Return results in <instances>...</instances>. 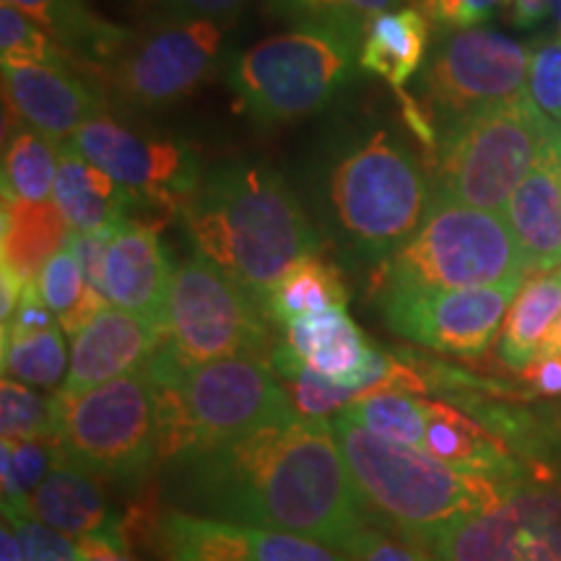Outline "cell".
Listing matches in <instances>:
<instances>
[{
    "label": "cell",
    "instance_id": "6da1fadb",
    "mask_svg": "<svg viewBox=\"0 0 561 561\" xmlns=\"http://www.w3.org/2000/svg\"><path fill=\"white\" fill-rule=\"evenodd\" d=\"M164 466L174 510L191 515L314 538L348 559L371 528L331 419L297 413Z\"/></svg>",
    "mask_w": 561,
    "mask_h": 561
},
{
    "label": "cell",
    "instance_id": "7a4b0ae2",
    "mask_svg": "<svg viewBox=\"0 0 561 561\" xmlns=\"http://www.w3.org/2000/svg\"><path fill=\"white\" fill-rule=\"evenodd\" d=\"M180 216L195 255L261 305L294 265L322 248L299 195L265 161L231 159L208 170Z\"/></svg>",
    "mask_w": 561,
    "mask_h": 561
},
{
    "label": "cell",
    "instance_id": "3957f363",
    "mask_svg": "<svg viewBox=\"0 0 561 561\" xmlns=\"http://www.w3.org/2000/svg\"><path fill=\"white\" fill-rule=\"evenodd\" d=\"M314 193L333 234L382 265L426 219L434 180L390 125H354L322 151Z\"/></svg>",
    "mask_w": 561,
    "mask_h": 561
},
{
    "label": "cell",
    "instance_id": "277c9868",
    "mask_svg": "<svg viewBox=\"0 0 561 561\" xmlns=\"http://www.w3.org/2000/svg\"><path fill=\"white\" fill-rule=\"evenodd\" d=\"M331 426L371 520L421 546H432L445 530L496 504L512 486L377 437L343 413H335Z\"/></svg>",
    "mask_w": 561,
    "mask_h": 561
},
{
    "label": "cell",
    "instance_id": "5b68a950",
    "mask_svg": "<svg viewBox=\"0 0 561 561\" xmlns=\"http://www.w3.org/2000/svg\"><path fill=\"white\" fill-rule=\"evenodd\" d=\"M151 382L159 413L161 462L297 416L289 392L268 359L261 356H231L198 367H180Z\"/></svg>",
    "mask_w": 561,
    "mask_h": 561
},
{
    "label": "cell",
    "instance_id": "8992f818",
    "mask_svg": "<svg viewBox=\"0 0 561 561\" xmlns=\"http://www.w3.org/2000/svg\"><path fill=\"white\" fill-rule=\"evenodd\" d=\"M559 128L528 89L460 117L439 130L432 153L434 195L504 214Z\"/></svg>",
    "mask_w": 561,
    "mask_h": 561
},
{
    "label": "cell",
    "instance_id": "52a82bcc",
    "mask_svg": "<svg viewBox=\"0 0 561 561\" xmlns=\"http://www.w3.org/2000/svg\"><path fill=\"white\" fill-rule=\"evenodd\" d=\"M359 70V39L299 24L237 53L227 62V83L244 115L280 125L328 107Z\"/></svg>",
    "mask_w": 561,
    "mask_h": 561
},
{
    "label": "cell",
    "instance_id": "ba28073f",
    "mask_svg": "<svg viewBox=\"0 0 561 561\" xmlns=\"http://www.w3.org/2000/svg\"><path fill=\"white\" fill-rule=\"evenodd\" d=\"M525 273L507 216L434 195L411 240L382 263V291L476 289Z\"/></svg>",
    "mask_w": 561,
    "mask_h": 561
},
{
    "label": "cell",
    "instance_id": "9c48e42d",
    "mask_svg": "<svg viewBox=\"0 0 561 561\" xmlns=\"http://www.w3.org/2000/svg\"><path fill=\"white\" fill-rule=\"evenodd\" d=\"M58 445L100 479L136 481L159 460V413L144 369L76 396L58 392Z\"/></svg>",
    "mask_w": 561,
    "mask_h": 561
},
{
    "label": "cell",
    "instance_id": "30bf717a",
    "mask_svg": "<svg viewBox=\"0 0 561 561\" xmlns=\"http://www.w3.org/2000/svg\"><path fill=\"white\" fill-rule=\"evenodd\" d=\"M263 305L242 286L203 261L187 257L174 268L164 318V346L182 367L263 356L268 359L273 341Z\"/></svg>",
    "mask_w": 561,
    "mask_h": 561
},
{
    "label": "cell",
    "instance_id": "8fae6325",
    "mask_svg": "<svg viewBox=\"0 0 561 561\" xmlns=\"http://www.w3.org/2000/svg\"><path fill=\"white\" fill-rule=\"evenodd\" d=\"M530 50L500 32H453L434 47L419 89L421 110L437 130L528 89Z\"/></svg>",
    "mask_w": 561,
    "mask_h": 561
},
{
    "label": "cell",
    "instance_id": "7c38bea8",
    "mask_svg": "<svg viewBox=\"0 0 561 561\" xmlns=\"http://www.w3.org/2000/svg\"><path fill=\"white\" fill-rule=\"evenodd\" d=\"M224 37L227 26L219 19H170L130 34L102 76L133 107H170L214 73Z\"/></svg>",
    "mask_w": 561,
    "mask_h": 561
},
{
    "label": "cell",
    "instance_id": "4fadbf2b",
    "mask_svg": "<svg viewBox=\"0 0 561 561\" xmlns=\"http://www.w3.org/2000/svg\"><path fill=\"white\" fill-rule=\"evenodd\" d=\"M70 140L91 164L128 191L136 208L182 214L206 174L191 144L167 133L133 128L107 112Z\"/></svg>",
    "mask_w": 561,
    "mask_h": 561
},
{
    "label": "cell",
    "instance_id": "5bb4252c",
    "mask_svg": "<svg viewBox=\"0 0 561 561\" xmlns=\"http://www.w3.org/2000/svg\"><path fill=\"white\" fill-rule=\"evenodd\" d=\"M437 561H561V486L523 479L434 541Z\"/></svg>",
    "mask_w": 561,
    "mask_h": 561
},
{
    "label": "cell",
    "instance_id": "9a60e30c",
    "mask_svg": "<svg viewBox=\"0 0 561 561\" xmlns=\"http://www.w3.org/2000/svg\"><path fill=\"white\" fill-rule=\"evenodd\" d=\"M525 276L476 289L382 291L385 322L392 333L419 346L476 359L500 339L502 322Z\"/></svg>",
    "mask_w": 561,
    "mask_h": 561
},
{
    "label": "cell",
    "instance_id": "2e32d148",
    "mask_svg": "<svg viewBox=\"0 0 561 561\" xmlns=\"http://www.w3.org/2000/svg\"><path fill=\"white\" fill-rule=\"evenodd\" d=\"M170 561H351L314 538L170 510L159 523Z\"/></svg>",
    "mask_w": 561,
    "mask_h": 561
},
{
    "label": "cell",
    "instance_id": "e0dca14e",
    "mask_svg": "<svg viewBox=\"0 0 561 561\" xmlns=\"http://www.w3.org/2000/svg\"><path fill=\"white\" fill-rule=\"evenodd\" d=\"M161 339L164 328L157 322L107 305L70 339L68 377L60 392L76 396L144 369Z\"/></svg>",
    "mask_w": 561,
    "mask_h": 561
},
{
    "label": "cell",
    "instance_id": "ac0fdd59",
    "mask_svg": "<svg viewBox=\"0 0 561 561\" xmlns=\"http://www.w3.org/2000/svg\"><path fill=\"white\" fill-rule=\"evenodd\" d=\"M5 110L55 140H70L107 112L102 91L73 68L3 66Z\"/></svg>",
    "mask_w": 561,
    "mask_h": 561
},
{
    "label": "cell",
    "instance_id": "d6986e66",
    "mask_svg": "<svg viewBox=\"0 0 561 561\" xmlns=\"http://www.w3.org/2000/svg\"><path fill=\"white\" fill-rule=\"evenodd\" d=\"M174 268L157 229L128 219L110 237L102 294L110 305L164 328Z\"/></svg>",
    "mask_w": 561,
    "mask_h": 561
},
{
    "label": "cell",
    "instance_id": "ffe728a7",
    "mask_svg": "<svg viewBox=\"0 0 561 561\" xmlns=\"http://www.w3.org/2000/svg\"><path fill=\"white\" fill-rule=\"evenodd\" d=\"M32 515L73 541H102L128 549L125 520L112 507L100 476L76 466L66 455L32 496Z\"/></svg>",
    "mask_w": 561,
    "mask_h": 561
},
{
    "label": "cell",
    "instance_id": "44dd1931",
    "mask_svg": "<svg viewBox=\"0 0 561 561\" xmlns=\"http://www.w3.org/2000/svg\"><path fill=\"white\" fill-rule=\"evenodd\" d=\"M504 216L523 250L525 271L561 268V128L512 193Z\"/></svg>",
    "mask_w": 561,
    "mask_h": 561
},
{
    "label": "cell",
    "instance_id": "7402d4cb",
    "mask_svg": "<svg viewBox=\"0 0 561 561\" xmlns=\"http://www.w3.org/2000/svg\"><path fill=\"white\" fill-rule=\"evenodd\" d=\"M421 450L462 471L486 473L504 483L528 479L502 437H494L479 419L442 398H426V434Z\"/></svg>",
    "mask_w": 561,
    "mask_h": 561
},
{
    "label": "cell",
    "instance_id": "603a6c76",
    "mask_svg": "<svg viewBox=\"0 0 561 561\" xmlns=\"http://www.w3.org/2000/svg\"><path fill=\"white\" fill-rule=\"evenodd\" d=\"M53 203L70 231H112L130 219L133 198L107 172L83 157L73 140H60Z\"/></svg>",
    "mask_w": 561,
    "mask_h": 561
},
{
    "label": "cell",
    "instance_id": "cb8c5ba5",
    "mask_svg": "<svg viewBox=\"0 0 561 561\" xmlns=\"http://www.w3.org/2000/svg\"><path fill=\"white\" fill-rule=\"evenodd\" d=\"M70 229L53 201L3 198L0 208V265L30 289L66 248Z\"/></svg>",
    "mask_w": 561,
    "mask_h": 561
},
{
    "label": "cell",
    "instance_id": "d4e9b609",
    "mask_svg": "<svg viewBox=\"0 0 561 561\" xmlns=\"http://www.w3.org/2000/svg\"><path fill=\"white\" fill-rule=\"evenodd\" d=\"M430 19L419 5H403L382 13L364 30L359 42V68L392 89H403L424 66L430 50Z\"/></svg>",
    "mask_w": 561,
    "mask_h": 561
},
{
    "label": "cell",
    "instance_id": "484cf974",
    "mask_svg": "<svg viewBox=\"0 0 561 561\" xmlns=\"http://www.w3.org/2000/svg\"><path fill=\"white\" fill-rule=\"evenodd\" d=\"M60 42L73 58L104 68L123 50L130 32L96 16L87 0H3Z\"/></svg>",
    "mask_w": 561,
    "mask_h": 561
},
{
    "label": "cell",
    "instance_id": "4316f807",
    "mask_svg": "<svg viewBox=\"0 0 561 561\" xmlns=\"http://www.w3.org/2000/svg\"><path fill=\"white\" fill-rule=\"evenodd\" d=\"M561 314V268L525 276L512 299L500 331V359L510 369H525L536 362Z\"/></svg>",
    "mask_w": 561,
    "mask_h": 561
},
{
    "label": "cell",
    "instance_id": "83f0119b",
    "mask_svg": "<svg viewBox=\"0 0 561 561\" xmlns=\"http://www.w3.org/2000/svg\"><path fill=\"white\" fill-rule=\"evenodd\" d=\"M58 164V140L26 123H13L3 146V198L50 201Z\"/></svg>",
    "mask_w": 561,
    "mask_h": 561
},
{
    "label": "cell",
    "instance_id": "f1b7e54d",
    "mask_svg": "<svg viewBox=\"0 0 561 561\" xmlns=\"http://www.w3.org/2000/svg\"><path fill=\"white\" fill-rule=\"evenodd\" d=\"M346 286L341 273L320 255H310L299 261L278 280L276 289L265 299V314L278 325L328 307L346 305Z\"/></svg>",
    "mask_w": 561,
    "mask_h": 561
},
{
    "label": "cell",
    "instance_id": "f546056e",
    "mask_svg": "<svg viewBox=\"0 0 561 561\" xmlns=\"http://www.w3.org/2000/svg\"><path fill=\"white\" fill-rule=\"evenodd\" d=\"M37 291L42 301H45L55 318H58L62 333L70 335V339H73L87 322H91L96 312L110 305L107 297H104L100 289H94L87 280V276H83L79 257L73 255L68 242L66 248L45 265V271L39 273Z\"/></svg>",
    "mask_w": 561,
    "mask_h": 561
},
{
    "label": "cell",
    "instance_id": "4dcf8cb0",
    "mask_svg": "<svg viewBox=\"0 0 561 561\" xmlns=\"http://www.w3.org/2000/svg\"><path fill=\"white\" fill-rule=\"evenodd\" d=\"M354 424L396 442V445L419 447L426 434V398L409 390H380L364 396L341 411Z\"/></svg>",
    "mask_w": 561,
    "mask_h": 561
},
{
    "label": "cell",
    "instance_id": "1f68e13d",
    "mask_svg": "<svg viewBox=\"0 0 561 561\" xmlns=\"http://www.w3.org/2000/svg\"><path fill=\"white\" fill-rule=\"evenodd\" d=\"M58 439H3L0 479L3 515H32V496L60 460Z\"/></svg>",
    "mask_w": 561,
    "mask_h": 561
},
{
    "label": "cell",
    "instance_id": "d6a6232c",
    "mask_svg": "<svg viewBox=\"0 0 561 561\" xmlns=\"http://www.w3.org/2000/svg\"><path fill=\"white\" fill-rule=\"evenodd\" d=\"M70 356L62 328L39 333H3V377L30 388H55L66 382Z\"/></svg>",
    "mask_w": 561,
    "mask_h": 561
},
{
    "label": "cell",
    "instance_id": "836d02e7",
    "mask_svg": "<svg viewBox=\"0 0 561 561\" xmlns=\"http://www.w3.org/2000/svg\"><path fill=\"white\" fill-rule=\"evenodd\" d=\"M0 60L3 66L47 68H76L79 62L37 21L5 3L0 5Z\"/></svg>",
    "mask_w": 561,
    "mask_h": 561
},
{
    "label": "cell",
    "instance_id": "e575fe53",
    "mask_svg": "<svg viewBox=\"0 0 561 561\" xmlns=\"http://www.w3.org/2000/svg\"><path fill=\"white\" fill-rule=\"evenodd\" d=\"M411 0H271L273 11L297 24L333 26L362 42L367 26L382 13L403 9Z\"/></svg>",
    "mask_w": 561,
    "mask_h": 561
},
{
    "label": "cell",
    "instance_id": "d590c367",
    "mask_svg": "<svg viewBox=\"0 0 561 561\" xmlns=\"http://www.w3.org/2000/svg\"><path fill=\"white\" fill-rule=\"evenodd\" d=\"M3 439H58V398L3 377L0 382Z\"/></svg>",
    "mask_w": 561,
    "mask_h": 561
},
{
    "label": "cell",
    "instance_id": "8d00e7d4",
    "mask_svg": "<svg viewBox=\"0 0 561 561\" xmlns=\"http://www.w3.org/2000/svg\"><path fill=\"white\" fill-rule=\"evenodd\" d=\"M528 94L546 117L561 123V37L530 50Z\"/></svg>",
    "mask_w": 561,
    "mask_h": 561
},
{
    "label": "cell",
    "instance_id": "74e56055",
    "mask_svg": "<svg viewBox=\"0 0 561 561\" xmlns=\"http://www.w3.org/2000/svg\"><path fill=\"white\" fill-rule=\"evenodd\" d=\"M19 530L26 561H81L79 541L50 528L34 515H3Z\"/></svg>",
    "mask_w": 561,
    "mask_h": 561
},
{
    "label": "cell",
    "instance_id": "f35d334b",
    "mask_svg": "<svg viewBox=\"0 0 561 561\" xmlns=\"http://www.w3.org/2000/svg\"><path fill=\"white\" fill-rule=\"evenodd\" d=\"M510 3L512 0H416V5L437 32L476 30L494 16L502 5Z\"/></svg>",
    "mask_w": 561,
    "mask_h": 561
},
{
    "label": "cell",
    "instance_id": "ab89813d",
    "mask_svg": "<svg viewBox=\"0 0 561 561\" xmlns=\"http://www.w3.org/2000/svg\"><path fill=\"white\" fill-rule=\"evenodd\" d=\"M351 561H437L430 546L416 541H396L382 528H371L359 538Z\"/></svg>",
    "mask_w": 561,
    "mask_h": 561
},
{
    "label": "cell",
    "instance_id": "60d3db41",
    "mask_svg": "<svg viewBox=\"0 0 561 561\" xmlns=\"http://www.w3.org/2000/svg\"><path fill=\"white\" fill-rule=\"evenodd\" d=\"M112 231H70L68 237V248L73 250L76 257H79L83 276H87L89 284L100 291L104 276V255H107Z\"/></svg>",
    "mask_w": 561,
    "mask_h": 561
},
{
    "label": "cell",
    "instance_id": "b9f144b4",
    "mask_svg": "<svg viewBox=\"0 0 561 561\" xmlns=\"http://www.w3.org/2000/svg\"><path fill=\"white\" fill-rule=\"evenodd\" d=\"M248 0H157L172 19H227Z\"/></svg>",
    "mask_w": 561,
    "mask_h": 561
},
{
    "label": "cell",
    "instance_id": "7bdbcfd3",
    "mask_svg": "<svg viewBox=\"0 0 561 561\" xmlns=\"http://www.w3.org/2000/svg\"><path fill=\"white\" fill-rule=\"evenodd\" d=\"M523 377L530 382L536 396H561V356H541L523 369Z\"/></svg>",
    "mask_w": 561,
    "mask_h": 561
},
{
    "label": "cell",
    "instance_id": "ee69618b",
    "mask_svg": "<svg viewBox=\"0 0 561 561\" xmlns=\"http://www.w3.org/2000/svg\"><path fill=\"white\" fill-rule=\"evenodd\" d=\"M510 11L517 26H533L551 11V0H512Z\"/></svg>",
    "mask_w": 561,
    "mask_h": 561
},
{
    "label": "cell",
    "instance_id": "f6af8a7d",
    "mask_svg": "<svg viewBox=\"0 0 561 561\" xmlns=\"http://www.w3.org/2000/svg\"><path fill=\"white\" fill-rule=\"evenodd\" d=\"M81 546V561H136L128 553V549L115 543L102 541H79Z\"/></svg>",
    "mask_w": 561,
    "mask_h": 561
},
{
    "label": "cell",
    "instance_id": "bcb514c9",
    "mask_svg": "<svg viewBox=\"0 0 561 561\" xmlns=\"http://www.w3.org/2000/svg\"><path fill=\"white\" fill-rule=\"evenodd\" d=\"M0 561H26L21 536L9 517H3V528H0Z\"/></svg>",
    "mask_w": 561,
    "mask_h": 561
},
{
    "label": "cell",
    "instance_id": "7dc6e473",
    "mask_svg": "<svg viewBox=\"0 0 561 561\" xmlns=\"http://www.w3.org/2000/svg\"><path fill=\"white\" fill-rule=\"evenodd\" d=\"M541 356H561V314L557 320V325H553V331L549 333V339L543 341L541 351H538L536 359H541Z\"/></svg>",
    "mask_w": 561,
    "mask_h": 561
},
{
    "label": "cell",
    "instance_id": "c3c4849f",
    "mask_svg": "<svg viewBox=\"0 0 561 561\" xmlns=\"http://www.w3.org/2000/svg\"><path fill=\"white\" fill-rule=\"evenodd\" d=\"M551 9L557 11V21H559V32H561V0H551Z\"/></svg>",
    "mask_w": 561,
    "mask_h": 561
}]
</instances>
